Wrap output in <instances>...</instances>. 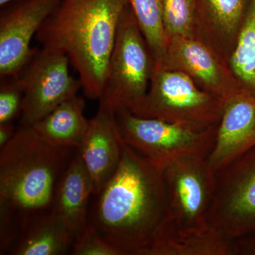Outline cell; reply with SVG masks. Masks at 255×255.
Instances as JSON below:
<instances>
[{"mask_svg":"<svg viewBox=\"0 0 255 255\" xmlns=\"http://www.w3.org/2000/svg\"><path fill=\"white\" fill-rule=\"evenodd\" d=\"M92 195L88 224L120 255H140L169 212L162 171L126 143L118 168Z\"/></svg>","mask_w":255,"mask_h":255,"instance_id":"1","label":"cell"},{"mask_svg":"<svg viewBox=\"0 0 255 255\" xmlns=\"http://www.w3.org/2000/svg\"><path fill=\"white\" fill-rule=\"evenodd\" d=\"M128 0H63L36 35L68 56L85 95L100 100L121 17Z\"/></svg>","mask_w":255,"mask_h":255,"instance_id":"2","label":"cell"},{"mask_svg":"<svg viewBox=\"0 0 255 255\" xmlns=\"http://www.w3.org/2000/svg\"><path fill=\"white\" fill-rule=\"evenodd\" d=\"M77 149L51 145L21 127L0 148V201L26 220L51 210L57 185Z\"/></svg>","mask_w":255,"mask_h":255,"instance_id":"3","label":"cell"},{"mask_svg":"<svg viewBox=\"0 0 255 255\" xmlns=\"http://www.w3.org/2000/svg\"><path fill=\"white\" fill-rule=\"evenodd\" d=\"M155 68L130 4L122 14L99 107L131 112L145 97Z\"/></svg>","mask_w":255,"mask_h":255,"instance_id":"4","label":"cell"},{"mask_svg":"<svg viewBox=\"0 0 255 255\" xmlns=\"http://www.w3.org/2000/svg\"><path fill=\"white\" fill-rule=\"evenodd\" d=\"M224 102L186 74L155 65L147 94L130 112L142 118L207 128L219 124Z\"/></svg>","mask_w":255,"mask_h":255,"instance_id":"5","label":"cell"},{"mask_svg":"<svg viewBox=\"0 0 255 255\" xmlns=\"http://www.w3.org/2000/svg\"><path fill=\"white\" fill-rule=\"evenodd\" d=\"M115 117L124 143L162 172L184 156H209L219 125L189 127L142 118L127 110L118 111Z\"/></svg>","mask_w":255,"mask_h":255,"instance_id":"6","label":"cell"},{"mask_svg":"<svg viewBox=\"0 0 255 255\" xmlns=\"http://www.w3.org/2000/svg\"><path fill=\"white\" fill-rule=\"evenodd\" d=\"M206 222L233 238L255 230V146L216 171Z\"/></svg>","mask_w":255,"mask_h":255,"instance_id":"7","label":"cell"},{"mask_svg":"<svg viewBox=\"0 0 255 255\" xmlns=\"http://www.w3.org/2000/svg\"><path fill=\"white\" fill-rule=\"evenodd\" d=\"M70 60L61 51L43 47L36 50L21 75L23 98L21 127H31L82 87L69 72Z\"/></svg>","mask_w":255,"mask_h":255,"instance_id":"8","label":"cell"},{"mask_svg":"<svg viewBox=\"0 0 255 255\" xmlns=\"http://www.w3.org/2000/svg\"><path fill=\"white\" fill-rule=\"evenodd\" d=\"M171 217L179 227L199 229L214 199L216 172L208 156L190 155L174 161L162 171Z\"/></svg>","mask_w":255,"mask_h":255,"instance_id":"9","label":"cell"},{"mask_svg":"<svg viewBox=\"0 0 255 255\" xmlns=\"http://www.w3.org/2000/svg\"><path fill=\"white\" fill-rule=\"evenodd\" d=\"M63 0H20L0 18V77L18 78L36 49L33 36Z\"/></svg>","mask_w":255,"mask_h":255,"instance_id":"10","label":"cell"},{"mask_svg":"<svg viewBox=\"0 0 255 255\" xmlns=\"http://www.w3.org/2000/svg\"><path fill=\"white\" fill-rule=\"evenodd\" d=\"M155 65L186 74L202 90L224 101L240 92L228 64L196 38H169L164 58Z\"/></svg>","mask_w":255,"mask_h":255,"instance_id":"11","label":"cell"},{"mask_svg":"<svg viewBox=\"0 0 255 255\" xmlns=\"http://www.w3.org/2000/svg\"><path fill=\"white\" fill-rule=\"evenodd\" d=\"M124 145L115 113L99 107L78 148L91 178L93 194L100 192L118 168Z\"/></svg>","mask_w":255,"mask_h":255,"instance_id":"12","label":"cell"},{"mask_svg":"<svg viewBox=\"0 0 255 255\" xmlns=\"http://www.w3.org/2000/svg\"><path fill=\"white\" fill-rule=\"evenodd\" d=\"M255 146V97L238 92L225 101L208 161L215 172Z\"/></svg>","mask_w":255,"mask_h":255,"instance_id":"13","label":"cell"},{"mask_svg":"<svg viewBox=\"0 0 255 255\" xmlns=\"http://www.w3.org/2000/svg\"><path fill=\"white\" fill-rule=\"evenodd\" d=\"M195 36L228 64L251 0H195Z\"/></svg>","mask_w":255,"mask_h":255,"instance_id":"14","label":"cell"},{"mask_svg":"<svg viewBox=\"0 0 255 255\" xmlns=\"http://www.w3.org/2000/svg\"><path fill=\"white\" fill-rule=\"evenodd\" d=\"M140 255H232V238L209 225L179 227L169 214Z\"/></svg>","mask_w":255,"mask_h":255,"instance_id":"15","label":"cell"},{"mask_svg":"<svg viewBox=\"0 0 255 255\" xmlns=\"http://www.w3.org/2000/svg\"><path fill=\"white\" fill-rule=\"evenodd\" d=\"M93 194L88 171L77 149L55 190L51 211L75 238L88 224V205Z\"/></svg>","mask_w":255,"mask_h":255,"instance_id":"16","label":"cell"},{"mask_svg":"<svg viewBox=\"0 0 255 255\" xmlns=\"http://www.w3.org/2000/svg\"><path fill=\"white\" fill-rule=\"evenodd\" d=\"M75 236L50 210L25 220L11 255H63L71 253Z\"/></svg>","mask_w":255,"mask_h":255,"instance_id":"17","label":"cell"},{"mask_svg":"<svg viewBox=\"0 0 255 255\" xmlns=\"http://www.w3.org/2000/svg\"><path fill=\"white\" fill-rule=\"evenodd\" d=\"M85 100L80 96H74L64 101L31 127L51 145L78 149L90 122L85 118Z\"/></svg>","mask_w":255,"mask_h":255,"instance_id":"18","label":"cell"},{"mask_svg":"<svg viewBox=\"0 0 255 255\" xmlns=\"http://www.w3.org/2000/svg\"><path fill=\"white\" fill-rule=\"evenodd\" d=\"M228 65L239 92L255 97V0H251Z\"/></svg>","mask_w":255,"mask_h":255,"instance_id":"19","label":"cell"},{"mask_svg":"<svg viewBox=\"0 0 255 255\" xmlns=\"http://www.w3.org/2000/svg\"><path fill=\"white\" fill-rule=\"evenodd\" d=\"M128 2L155 65L160 63L169 43L162 20L161 0H128Z\"/></svg>","mask_w":255,"mask_h":255,"instance_id":"20","label":"cell"},{"mask_svg":"<svg viewBox=\"0 0 255 255\" xmlns=\"http://www.w3.org/2000/svg\"><path fill=\"white\" fill-rule=\"evenodd\" d=\"M162 20L168 38L195 36V0H161Z\"/></svg>","mask_w":255,"mask_h":255,"instance_id":"21","label":"cell"},{"mask_svg":"<svg viewBox=\"0 0 255 255\" xmlns=\"http://www.w3.org/2000/svg\"><path fill=\"white\" fill-rule=\"evenodd\" d=\"M23 98V90L19 77L1 79L0 124L13 122L21 114Z\"/></svg>","mask_w":255,"mask_h":255,"instance_id":"22","label":"cell"},{"mask_svg":"<svg viewBox=\"0 0 255 255\" xmlns=\"http://www.w3.org/2000/svg\"><path fill=\"white\" fill-rule=\"evenodd\" d=\"M23 223L21 214L0 201V255L9 254L21 234Z\"/></svg>","mask_w":255,"mask_h":255,"instance_id":"23","label":"cell"},{"mask_svg":"<svg viewBox=\"0 0 255 255\" xmlns=\"http://www.w3.org/2000/svg\"><path fill=\"white\" fill-rule=\"evenodd\" d=\"M71 254L73 255H120L117 250L107 243L87 224V227L75 238Z\"/></svg>","mask_w":255,"mask_h":255,"instance_id":"24","label":"cell"},{"mask_svg":"<svg viewBox=\"0 0 255 255\" xmlns=\"http://www.w3.org/2000/svg\"><path fill=\"white\" fill-rule=\"evenodd\" d=\"M232 255H255V230L232 238Z\"/></svg>","mask_w":255,"mask_h":255,"instance_id":"25","label":"cell"},{"mask_svg":"<svg viewBox=\"0 0 255 255\" xmlns=\"http://www.w3.org/2000/svg\"><path fill=\"white\" fill-rule=\"evenodd\" d=\"M15 132L13 122L0 124V148L4 147L11 140Z\"/></svg>","mask_w":255,"mask_h":255,"instance_id":"26","label":"cell"},{"mask_svg":"<svg viewBox=\"0 0 255 255\" xmlns=\"http://www.w3.org/2000/svg\"><path fill=\"white\" fill-rule=\"evenodd\" d=\"M13 1H17V0H0V5H1V6H4L5 4H8V3Z\"/></svg>","mask_w":255,"mask_h":255,"instance_id":"27","label":"cell"}]
</instances>
